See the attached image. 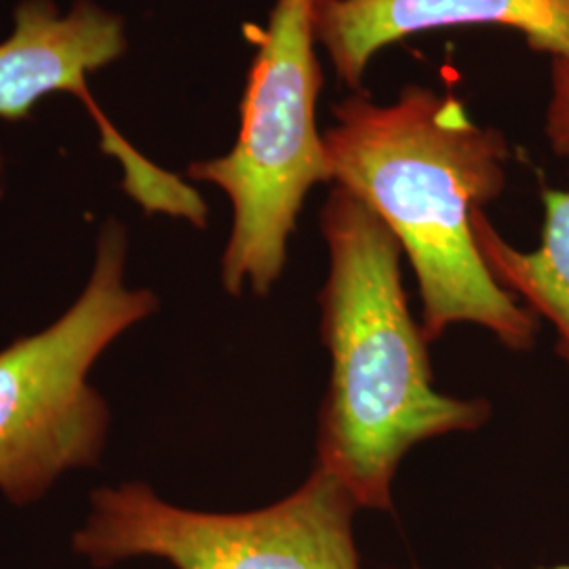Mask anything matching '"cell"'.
Here are the masks:
<instances>
[{
    "label": "cell",
    "mask_w": 569,
    "mask_h": 569,
    "mask_svg": "<svg viewBox=\"0 0 569 569\" xmlns=\"http://www.w3.org/2000/svg\"><path fill=\"white\" fill-rule=\"evenodd\" d=\"M323 133L333 183L387 224L407 256L428 345L477 326L509 350L536 345L540 319L498 283L475 243V216L507 188L510 146L453 93L407 84L392 102L355 91Z\"/></svg>",
    "instance_id": "cell-1"
},
{
    "label": "cell",
    "mask_w": 569,
    "mask_h": 569,
    "mask_svg": "<svg viewBox=\"0 0 569 569\" xmlns=\"http://www.w3.org/2000/svg\"><path fill=\"white\" fill-rule=\"evenodd\" d=\"M319 226L329 256L319 327L331 373L315 467L338 479L359 509L390 510L407 453L483 427L491 406L435 388L427 338L403 287V249L387 224L333 183Z\"/></svg>",
    "instance_id": "cell-2"
},
{
    "label": "cell",
    "mask_w": 569,
    "mask_h": 569,
    "mask_svg": "<svg viewBox=\"0 0 569 569\" xmlns=\"http://www.w3.org/2000/svg\"><path fill=\"white\" fill-rule=\"evenodd\" d=\"M317 0H272L247 72L234 146L188 164L190 182L220 188L232 207L220 279L230 296H268L281 279L308 194L333 183L317 100L323 72L315 34Z\"/></svg>",
    "instance_id": "cell-3"
},
{
    "label": "cell",
    "mask_w": 569,
    "mask_h": 569,
    "mask_svg": "<svg viewBox=\"0 0 569 569\" xmlns=\"http://www.w3.org/2000/svg\"><path fill=\"white\" fill-rule=\"evenodd\" d=\"M127 230L108 220L81 296L58 321L0 350V493L13 507L44 498L61 477L100 465L110 407L89 382L103 352L159 310L124 281Z\"/></svg>",
    "instance_id": "cell-4"
},
{
    "label": "cell",
    "mask_w": 569,
    "mask_h": 569,
    "mask_svg": "<svg viewBox=\"0 0 569 569\" xmlns=\"http://www.w3.org/2000/svg\"><path fill=\"white\" fill-rule=\"evenodd\" d=\"M359 505L323 468L262 509L209 512L167 502L142 481L98 488L70 549L98 569L154 559L173 569H363Z\"/></svg>",
    "instance_id": "cell-5"
},
{
    "label": "cell",
    "mask_w": 569,
    "mask_h": 569,
    "mask_svg": "<svg viewBox=\"0 0 569 569\" xmlns=\"http://www.w3.org/2000/svg\"><path fill=\"white\" fill-rule=\"evenodd\" d=\"M119 13L93 0H77L63 13L56 0H21L11 34L0 42V119L21 121L51 93H72L102 129V148L122 167L127 194L146 211L169 203L178 173L146 159L110 124L87 81L127 51Z\"/></svg>",
    "instance_id": "cell-6"
},
{
    "label": "cell",
    "mask_w": 569,
    "mask_h": 569,
    "mask_svg": "<svg viewBox=\"0 0 569 569\" xmlns=\"http://www.w3.org/2000/svg\"><path fill=\"white\" fill-rule=\"evenodd\" d=\"M462 26L510 28L531 51L569 63V0H317L315 16L317 44L355 91L390 44Z\"/></svg>",
    "instance_id": "cell-7"
},
{
    "label": "cell",
    "mask_w": 569,
    "mask_h": 569,
    "mask_svg": "<svg viewBox=\"0 0 569 569\" xmlns=\"http://www.w3.org/2000/svg\"><path fill=\"white\" fill-rule=\"evenodd\" d=\"M542 232L533 249L509 243L486 211L475 216V243L491 277L555 331L569 366V186L542 190Z\"/></svg>",
    "instance_id": "cell-8"
},
{
    "label": "cell",
    "mask_w": 569,
    "mask_h": 569,
    "mask_svg": "<svg viewBox=\"0 0 569 569\" xmlns=\"http://www.w3.org/2000/svg\"><path fill=\"white\" fill-rule=\"evenodd\" d=\"M545 138L552 154L569 161V63H550V96L545 110Z\"/></svg>",
    "instance_id": "cell-9"
},
{
    "label": "cell",
    "mask_w": 569,
    "mask_h": 569,
    "mask_svg": "<svg viewBox=\"0 0 569 569\" xmlns=\"http://www.w3.org/2000/svg\"><path fill=\"white\" fill-rule=\"evenodd\" d=\"M545 569H569V566H555V568H545Z\"/></svg>",
    "instance_id": "cell-10"
}]
</instances>
